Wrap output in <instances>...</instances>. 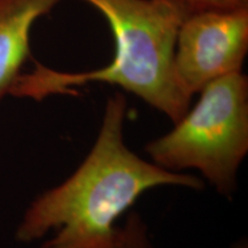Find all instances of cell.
Wrapping results in <instances>:
<instances>
[{"label":"cell","mask_w":248,"mask_h":248,"mask_svg":"<svg viewBox=\"0 0 248 248\" xmlns=\"http://www.w3.org/2000/svg\"><path fill=\"white\" fill-rule=\"evenodd\" d=\"M126 99L108 98L97 139L80 166L38 195L18 223L15 239L40 248H117V221L145 192L161 186L202 190V179L141 159L124 141Z\"/></svg>","instance_id":"1"},{"label":"cell","mask_w":248,"mask_h":248,"mask_svg":"<svg viewBox=\"0 0 248 248\" xmlns=\"http://www.w3.org/2000/svg\"><path fill=\"white\" fill-rule=\"evenodd\" d=\"M98 9L113 33V60L85 73H64L37 63L20 75L11 94L42 100L73 94L76 88L100 82L133 93L175 124L188 110L192 95L175 71L178 30L191 13L179 0H83Z\"/></svg>","instance_id":"2"},{"label":"cell","mask_w":248,"mask_h":248,"mask_svg":"<svg viewBox=\"0 0 248 248\" xmlns=\"http://www.w3.org/2000/svg\"><path fill=\"white\" fill-rule=\"evenodd\" d=\"M200 99L175 128L145 147L152 162L169 170H199L218 193L229 197L248 152V79L243 71L201 90Z\"/></svg>","instance_id":"3"},{"label":"cell","mask_w":248,"mask_h":248,"mask_svg":"<svg viewBox=\"0 0 248 248\" xmlns=\"http://www.w3.org/2000/svg\"><path fill=\"white\" fill-rule=\"evenodd\" d=\"M248 52V6L191 12L178 30L175 71L188 94L243 71Z\"/></svg>","instance_id":"4"},{"label":"cell","mask_w":248,"mask_h":248,"mask_svg":"<svg viewBox=\"0 0 248 248\" xmlns=\"http://www.w3.org/2000/svg\"><path fill=\"white\" fill-rule=\"evenodd\" d=\"M62 0H0V101L30 55V31Z\"/></svg>","instance_id":"5"},{"label":"cell","mask_w":248,"mask_h":248,"mask_svg":"<svg viewBox=\"0 0 248 248\" xmlns=\"http://www.w3.org/2000/svg\"><path fill=\"white\" fill-rule=\"evenodd\" d=\"M117 248H153L146 223L137 213L130 214L119 228Z\"/></svg>","instance_id":"6"},{"label":"cell","mask_w":248,"mask_h":248,"mask_svg":"<svg viewBox=\"0 0 248 248\" xmlns=\"http://www.w3.org/2000/svg\"><path fill=\"white\" fill-rule=\"evenodd\" d=\"M190 12L207 9H234L247 7L248 0H179Z\"/></svg>","instance_id":"7"}]
</instances>
